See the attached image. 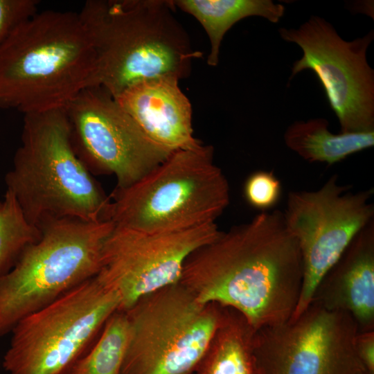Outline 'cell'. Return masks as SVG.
<instances>
[{
	"instance_id": "6da1fadb",
	"label": "cell",
	"mask_w": 374,
	"mask_h": 374,
	"mask_svg": "<svg viewBox=\"0 0 374 374\" xmlns=\"http://www.w3.org/2000/svg\"><path fill=\"white\" fill-rule=\"evenodd\" d=\"M303 265L283 213L260 212L195 251L179 283L202 303L243 315L256 330L292 316L301 291Z\"/></svg>"
},
{
	"instance_id": "7a4b0ae2",
	"label": "cell",
	"mask_w": 374,
	"mask_h": 374,
	"mask_svg": "<svg viewBox=\"0 0 374 374\" xmlns=\"http://www.w3.org/2000/svg\"><path fill=\"white\" fill-rule=\"evenodd\" d=\"M172 1L88 0L78 12L96 57L95 86L114 98L143 80L190 72L194 49Z\"/></svg>"
},
{
	"instance_id": "3957f363",
	"label": "cell",
	"mask_w": 374,
	"mask_h": 374,
	"mask_svg": "<svg viewBox=\"0 0 374 374\" xmlns=\"http://www.w3.org/2000/svg\"><path fill=\"white\" fill-rule=\"evenodd\" d=\"M96 57L77 12L37 11L0 44V108L25 114L64 107L95 86Z\"/></svg>"
},
{
	"instance_id": "277c9868",
	"label": "cell",
	"mask_w": 374,
	"mask_h": 374,
	"mask_svg": "<svg viewBox=\"0 0 374 374\" xmlns=\"http://www.w3.org/2000/svg\"><path fill=\"white\" fill-rule=\"evenodd\" d=\"M5 182L39 229L64 218L105 220L110 202L74 150L64 107L24 114L21 145Z\"/></svg>"
},
{
	"instance_id": "5b68a950",
	"label": "cell",
	"mask_w": 374,
	"mask_h": 374,
	"mask_svg": "<svg viewBox=\"0 0 374 374\" xmlns=\"http://www.w3.org/2000/svg\"><path fill=\"white\" fill-rule=\"evenodd\" d=\"M104 220L147 232L179 231L210 223L230 202L228 180L213 159V148L172 152L134 184L116 188Z\"/></svg>"
},
{
	"instance_id": "8992f818",
	"label": "cell",
	"mask_w": 374,
	"mask_h": 374,
	"mask_svg": "<svg viewBox=\"0 0 374 374\" xmlns=\"http://www.w3.org/2000/svg\"><path fill=\"white\" fill-rule=\"evenodd\" d=\"M114 226L108 220L74 218L43 225L40 238L0 276V337L23 318L96 276Z\"/></svg>"
},
{
	"instance_id": "52a82bcc",
	"label": "cell",
	"mask_w": 374,
	"mask_h": 374,
	"mask_svg": "<svg viewBox=\"0 0 374 374\" xmlns=\"http://www.w3.org/2000/svg\"><path fill=\"white\" fill-rule=\"evenodd\" d=\"M224 311L179 283L141 298L125 311L130 336L120 374H194Z\"/></svg>"
},
{
	"instance_id": "ba28073f",
	"label": "cell",
	"mask_w": 374,
	"mask_h": 374,
	"mask_svg": "<svg viewBox=\"0 0 374 374\" xmlns=\"http://www.w3.org/2000/svg\"><path fill=\"white\" fill-rule=\"evenodd\" d=\"M121 299L95 276L21 319L3 358L8 374H68Z\"/></svg>"
},
{
	"instance_id": "9c48e42d",
	"label": "cell",
	"mask_w": 374,
	"mask_h": 374,
	"mask_svg": "<svg viewBox=\"0 0 374 374\" xmlns=\"http://www.w3.org/2000/svg\"><path fill=\"white\" fill-rule=\"evenodd\" d=\"M332 175L316 190L289 193L283 213L287 230L296 239L302 260L300 297L291 318L310 304L328 271L356 235L373 220V188L356 193Z\"/></svg>"
},
{
	"instance_id": "30bf717a",
	"label": "cell",
	"mask_w": 374,
	"mask_h": 374,
	"mask_svg": "<svg viewBox=\"0 0 374 374\" xmlns=\"http://www.w3.org/2000/svg\"><path fill=\"white\" fill-rule=\"evenodd\" d=\"M278 33L303 51L292 64L289 81L311 70L337 117L341 133L374 131V70L366 58L374 31L346 41L330 23L312 15L298 28H280Z\"/></svg>"
},
{
	"instance_id": "8fae6325",
	"label": "cell",
	"mask_w": 374,
	"mask_h": 374,
	"mask_svg": "<svg viewBox=\"0 0 374 374\" xmlns=\"http://www.w3.org/2000/svg\"><path fill=\"white\" fill-rule=\"evenodd\" d=\"M64 109L76 154L90 172L114 175L116 188L134 184L171 154L149 139L100 86L82 89Z\"/></svg>"
},
{
	"instance_id": "7c38bea8",
	"label": "cell",
	"mask_w": 374,
	"mask_h": 374,
	"mask_svg": "<svg viewBox=\"0 0 374 374\" xmlns=\"http://www.w3.org/2000/svg\"><path fill=\"white\" fill-rule=\"evenodd\" d=\"M359 332L348 313L310 303L298 317L256 330L258 374H358ZM366 372V371H365Z\"/></svg>"
},
{
	"instance_id": "4fadbf2b",
	"label": "cell",
	"mask_w": 374,
	"mask_h": 374,
	"mask_svg": "<svg viewBox=\"0 0 374 374\" xmlns=\"http://www.w3.org/2000/svg\"><path fill=\"white\" fill-rule=\"evenodd\" d=\"M220 233L216 223L168 232L115 226L104 244L96 278L118 294L119 310L125 312L141 298L179 283L190 255Z\"/></svg>"
},
{
	"instance_id": "5bb4252c",
	"label": "cell",
	"mask_w": 374,
	"mask_h": 374,
	"mask_svg": "<svg viewBox=\"0 0 374 374\" xmlns=\"http://www.w3.org/2000/svg\"><path fill=\"white\" fill-rule=\"evenodd\" d=\"M174 75H161L139 81L115 99L139 128L156 145L172 153L196 148L192 106Z\"/></svg>"
},
{
	"instance_id": "9a60e30c",
	"label": "cell",
	"mask_w": 374,
	"mask_h": 374,
	"mask_svg": "<svg viewBox=\"0 0 374 374\" xmlns=\"http://www.w3.org/2000/svg\"><path fill=\"white\" fill-rule=\"evenodd\" d=\"M349 314L359 332L374 330V221L353 238L317 285L311 303Z\"/></svg>"
},
{
	"instance_id": "2e32d148",
	"label": "cell",
	"mask_w": 374,
	"mask_h": 374,
	"mask_svg": "<svg viewBox=\"0 0 374 374\" xmlns=\"http://www.w3.org/2000/svg\"><path fill=\"white\" fill-rule=\"evenodd\" d=\"M255 334L243 315L224 307L222 319L194 374H258Z\"/></svg>"
},
{
	"instance_id": "e0dca14e",
	"label": "cell",
	"mask_w": 374,
	"mask_h": 374,
	"mask_svg": "<svg viewBox=\"0 0 374 374\" xmlns=\"http://www.w3.org/2000/svg\"><path fill=\"white\" fill-rule=\"evenodd\" d=\"M174 6L193 16L204 28L211 44L207 64L215 66L226 33L239 21L252 16L277 23L285 6L271 0H177Z\"/></svg>"
},
{
	"instance_id": "ac0fdd59",
	"label": "cell",
	"mask_w": 374,
	"mask_h": 374,
	"mask_svg": "<svg viewBox=\"0 0 374 374\" xmlns=\"http://www.w3.org/2000/svg\"><path fill=\"white\" fill-rule=\"evenodd\" d=\"M288 148L308 162L332 165L374 145V131L333 134L323 118L296 121L284 133Z\"/></svg>"
},
{
	"instance_id": "d6986e66",
	"label": "cell",
	"mask_w": 374,
	"mask_h": 374,
	"mask_svg": "<svg viewBox=\"0 0 374 374\" xmlns=\"http://www.w3.org/2000/svg\"><path fill=\"white\" fill-rule=\"evenodd\" d=\"M129 336L127 314L118 310L107 320L91 349L74 364L68 374H120Z\"/></svg>"
},
{
	"instance_id": "ffe728a7",
	"label": "cell",
	"mask_w": 374,
	"mask_h": 374,
	"mask_svg": "<svg viewBox=\"0 0 374 374\" xmlns=\"http://www.w3.org/2000/svg\"><path fill=\"white\" fill-rule=\"evenodd\" d=\"M41 234L40 229L27 220L15 195L6 190L0 201V276L12 269L24 250Z\"/></svg>"
},
{
	"instance_id": "44dd1931",
	"label": "cell",
	"mask_w": 374,
	"mask_h": 374,
	"mask_svg": "<svg viewBox=\"0 0 374 374\" xmlns=\"http://www.w3.org/2000/svg\"><path fill=\"white\" fill-rule=\"evenodd\" d=\"M282 187L272 171L258 170L251 174L244 185V197L253 208L268 211L278 202Z\"/></svg>"
},
{
	"instance_id": "7402d4cb",
	"label": "cell",
	"mask_w": 374,
	"mask_h": 374,
	"mask_svg": "<svg viewBox=\"0 0 374 374\" xmlns=\"http://www.w3.org/2000/svg\"><path fill=\"white\" fill-rule=\"evenodd\" d=\"M37 0H0V44L22 21L38 11Z\"/></svg>"
},
{
	"instance_id": "603a6c76",
	"label": "cell",
	"mask_w": 374,
	"mask_h": 374,
	"mask_svg": "<svg viewBox=\"0 0 374 374\" xmlns=\"http://www.w3.org/2000/svg\"><path fill=\"white\" fill-rule=\"evenodd\" d=\"M354 345L364 370L368 374H374V330L358 332Z\"/></svg>"
},
{
	"instance_id": "cb8c5ba5",
	"label": "cell",
	"mask_w": 374,
	"mask_h": 374,
	"mask_svg": "<svg viewBox=\"0 0 374 374\" xmlns=\"http://www.w3.org/2000/svg\"><path fill=\"white\" fill-rule=\"evenodd\" d=\"M358 374H368V373L365 372V371H362V372L359 373Z\"/></svg>"
}]
</instances>
